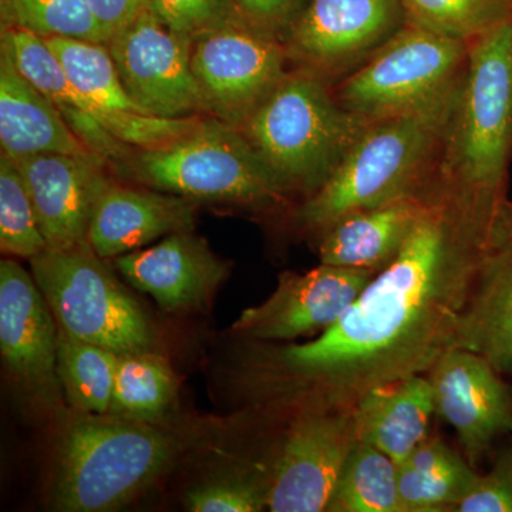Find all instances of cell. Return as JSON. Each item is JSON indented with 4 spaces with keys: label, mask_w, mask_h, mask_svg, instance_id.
I'll list each match as a JSON object with an SVG mask.
<instances>
[{
    "label": "cell",
    "mask_w": 512,
    "mask_h": 512,
    "mask_svg": "<svg viewBox=\"0 0 512 512\" xmlns=\"http://www.w3.org/2000/svg\"><path fill=\"white\" fill-rule=\"evenodd\" d=\"M500 204L431 181L426 207L399 254L335 325L305 343L259 349L251 369L255 392L291 416L305 409H353L377 387L427 375L444 353L458 348Z\"/></svg>",
    "instance_id": "obj_1"
},
{
    "label": "cell",
    "mask_w": 512,
    "mask_h": 512,
    "mask_svg": "<svg viewBox=\"0 0 512 512\" xmlns=\"http://www.w3.org/2000/svg\"><path fill=\"white\" fill-rule=\"evenodd\" d=\"M460 83L419 109L370 123L326 183L296 208L298 228L318 238L346 215L426 188L436 174Z\"/></svg>",
    "instance_id": "obj_2"
},
{
    "label": "cell",
    "mask_w": 512,
    "mask_h": 512,
    "mask_svg": "<svg viewBox=\"0 0 512 512\" xmlns=\"http://www.w3.org/2000/svg\"><path fill=\"white\" fill-rule=\"evenodd\" d=\"M512 161V19L470 43L434 180L498 204Z\"/></svg>",
    "instance_id": "obj_3"
},
{
    "label": "cell",
    "mask_w": 512,
    "mask_h": 512,
    "mask_svg": "<svg viewBox=\"0 0 512 512\" xmlns=\"http://www.w3.org/2000/svg\"><path fill=\"white\" fill-rule=\"evenodd\" d=\"M367 126L340 106L332 84L296 69L241 130L286 194L305 200L326 183Z\"/></svg>",
    "instance_id": "obj_4"
},
{
    "label": "cell",
    "mask_w": 512,
    "mask_h": 512,
    "mask_svg": "<svg viewBox=\"0 0 512 512\" xmlns=\"http://www.w3.org/2000/svg\"><path fill=\"white\" fill-rule=\"evenodd\" d=\"M177 443L153 423L84 414L57 448L53 507L64 512L119 510L154 483Z\"/></svg>",
    "instance_id": "obj_5"
},
{
    "label": "cell",
    "mask_w": 512,
    "mask_h": 512,
    "mask_svg": "<svg viewBox=\"0 0 512 512\" xmlns=\"http://www.w3.org/2000/svg\"><path fill=\"white\" fill-rule=\"evenodd\" d=\"M114 165L138 184L194 201L259 207L288 197L244 131L214 117L170 143L131 148Z\"/></svg>",
    "instance_id": "obj_6"
},
{
    "label": "cell",
    "mask_w": 512,
    "mask_h": 512,
    "mask_svg": "<svg viewBox=\"0 0 512 512\" xmlns=\"http://www.w3.org/2000/svg\"><path fill=\"white\" fill-rule=\"evenodd\" d=\"M29 262L64 333L119 355L153 350L156 333L146 313L89 241L70 248L47 247Z\"/></svg>",
    "instance_id": "obj_7"
},
{
    "label": "cell",
    "mask_w": 512,
    "mask_h": 512,
    "mask_svg": "<svg viewBox=\"0 0 512 512\" xmlns=\"http://www.w3.org/2000/svg\"><path fill=\"white\" fill-rule=\"evenodd\" d=\"M470 43L404 25L333 86L340 106L373 123L399 116L453 89L466 69Z\"/></svg>",
    "instance_id": "obj_8"
},
{
    "label": "cell",
    "mask_w": 512,
    "mask_h": 512,
    "mask_svg": "<svg viewBox=\"0 0 512 512\" xmlns=\"http://www.w3.org/2000/svg\"><path fill=\"white\" fill-rule=\"evenodd\" d=\"M281 37L242 18L192 40L205 114L242 128L288 74Z\"/></svg>",
    "instance_id": "obj_9"
},
{
    "label": "cell",
    "mask_w": 512,
    "mask_h": 512,
    "mask_svg": "<svg viewBox=\"0 0 512 512\" xmlns=\"http://www.w3.org/2000/svg\"><path fill=\"white\" fill-rule=\"evenodd\" d=\"M404 25L400 0H306L284 45L289 62L332 84L375 55Z\"/></svg>",
    "instance_id": "obj_10"
},
{
    "label": "cell",
    "mask_w": 512,
    "mask_h": 512,
    "mask_svg": "<svg viewBox=\"0 0 512 512\" xmlns=\"http://www.w3.org/2000/svg\"><path fill=\"white\" fill-rule=\"evenodd\" d=\"M355 409L291 414L276 457L268 510H328L340 474L359 443Z\"/></svg>",
    "instance_id": "obj_11"
},
{
    "label": "cell",
    "mask_w": 512,
    "mask_h": 512,
    "mask_svg": "<svg viewBox=\"0 0 512 512\" xmlns=\"http://www.w3.org/2000/svg\"><path fill=\"white\" fill-rule=\"evenodd\" d=\"M121 83L144 113L161 119L205 114L191 69L192 40L167 28L150 8L107 43Z\"/></svg>",
    "instance_id": "obj_12"
},
{
    "label": "cell",
    "mask_w": 512,
    "mask_h": 512,
    "mask_svg": "<svg viewBox=\"0 0 512 512\" xmlns=\"http://www.w3.org/2000/svg\"><path fill=\"white\" fill-rule=\"evenodd\" d=\"M375 275L326 264L305 274L282 272L274 293L242 312L232 330L261 343L318 336L335 325Z\"/></svg>",
    "instance_id": "obj_13"
},
{
    "label": "cell",
    "mask_w": 512,
    "mask_h": 512,
    "mask_svg": "<svg viewBox=\"0 0 512 512\" xmlns=\"http://www.w3.org/2000/svg\"><path fill=\"white\" fill-rule=\"evenodd\" d=\"M436 414L456 430L464 457L474 468L495 441L512 434V386L485 357L451 349L429 373Z\"/></svg>",
    "instance_id": "obj_14"
},
{
    "label": "cell",
    "mask_w": 512,
    "mask_h": 512,
    "mask_svg": "<svg viewBox=\"0 0 512 512\" xmlns=\"http://www.w3.org/2000/svg\"><path fill=\"white\" fill-rule=\"evenodd\" d=\"M59 326L35 278L15 259L0 262V352L16 383L35 397L59 399Z\"/></svg>",
    "instance_id": "obj_15"
},
{
    "label": "cell",
    "mask_w": 512,
    "mask_h": 512,
    "mask_svg": "<svg viewBox=\"0 0 512 512\" xmlns=\"http://www.w3.org/2000/svg\"><path fill=\"white\" fill-rule=\"evenodd\" d=\"M128 284L171 313L207 311L231 265L192 229L174 232L150 248L114 258Z\"/></svg>",
    "instance_id": "obj_16"
},
{
    "label": "cell",
    "mask_w": 512,
    "mask_h": 512,
    "mask_svg": "<svg viewBox=\"0 0 512 512\" xmlns=\"http://www.w3.org/2000/svg\"><path fill=\"white\" fill-rule=\"evenodd\" d=\"M13 161L47 247L70 248L86 242L94 202L110 180L109 161L96 153L36 154Z\"/></svg>",
    "instance_id": "obj_17"
},
{
    "label": "cell",
    "mask_w": 512,
    "mask_h": 512,
    "mask_svg": "<svg viewBox=\"0 0 512 512\" xmlns=\"http://www.w3.org/2000/svg\"><path fill=\"white\" fill-rule=\"evenodd\" d=\"M45 40L77 90L101 111L104 128L126 146H161L201 123V116L161 119L144 113L124 89L109 47L104 43L67 37Z\"/></svg>",
    "instance_id": "obj_18"
},
{
    "label": "cell",
    "mask_w": 512,
    "mask_h": 512,
    "mask_svg": "<svg viewBox=\"0 0 512 512\" xmlns=\"http://www.w3.org/2000/svg\"><path fill=\"white\" fill-rule=\"evenodd\" d=\"M458 348L512 376V201L495 212L464 312Z\"/></svg>",
    "instance_id": "obj_19"
},
{
    "label": "cell",
    "mask_w": 512,
    "mask_h": 512,
    "mask_svg": "<svg viewBox=\"0 0 512 512\" xmlns=\"http://www.w3.org/2000/svg\"><path fill=\"white\" fill-rule=\"evenodd\" d=\"M197 201L107 181L94 202L87 241L100 258L137 251L174 232L192 229Z\"/></svg>",
    "instance_id": "obj_20"
},
{
    "label": "cell",
    "mask_w": 512,
    "mask_h": 512,
    "mask_svg": "<svg viewBox=\"0 0 512 512\" xmlns=\"http://www.w3.org/2000/svg\"><path fill=\"white\" fill-rule=\"evenodd\" d=\"M429 185L409 197L353 212L335 222L318 237L320 264L375 274L382 271L399 254L419 220Z\"/></svg>",
    "instance_id": "obj_21"
},
{
    "label": "cell",
    "mask_w": 512,
    "mask_h": 512,
    "mask_svg": "<svg viewBox=\"0 0 512 512\" xmlns=\"http://www.w3.org/2000/svg\"><path fill=\"white\" fill-rule=\"evenodd\" d=\"M0 144L13 158L36 154L93 153L77 137L55 103L26 79L0 47Z\"/></svg>",
    "instance_id": "obj_22"
},
{
    "label": "cell",
    "mask_w": 512,
    "mask_h": 512,
    "mask_svg": "<svg viewBox=\"0 0 512 512\" xmlns=\"http://www.w3.org/2000/svg\"><path fill=\"white\" fill-rule=\"evenodd\" d=\"M2 47L20 73L55 103L64 120L93 153L111 164L119 163L131 147L104 128L101 111L77 90L43 37L22 28H2Z\"/></svg>",
    "instance_id": "obj_23"
},
{
    "label": "cell",
    "mask_w": 512,
    "mask_h": 512,
    "mask_svg": "<svg viewBox=\"0 0 512 512\" xmlns=\"http://www.w3.org/2000/svg\"><path fill=\"white\" fill-rule=\"evenodd\" d=\"M353 409L359 439L399 464L429 439L436 400L429 377L416 375L377 387Z\"/></svg>",
    "instance_id": "obj_24"
},
{
    "label": "cell",
    "mask_w": 512,
    "mask_h": 512,
    "mask_svg": "<svg viewBox=\"0 0 512 512\" xmlns=\"http://www.w3.org/2000/svg\"><path fill=\"white\" fill-rule=\"evenodd\" d=\"M397 477L404 511L443 512L454 511L478 473L441 437H429L397 464Z\"/></svg>",
    "instance_id": "obj_25"
},
{
    "label": "cell",
    "mask_w": 512,
    "mask_h": 512,
    "mask_svg": "<svg viewBox=\"0 0 512 512\" xmlns=\"http://www.w3.org/2000/svg\"><path fill=\"white\" fill-rule=\"evenodd\" d=\"M119 353L59 329L57 375L67 403L82 414L110 413Z\"/></svg>",
    "instance_id": "obj_26"
},
{
    "label": "cell",
    "mask_w": 512,
    "mask_h": 512,
    "mask_svg": "<svg viewBox=\"0 0 512 512\" xmlns=\"http://www.w3.org/2000/svg\"><path fill=\"white\" fill-rule=\"evenodd\" d=\"M328 512H406L399 493L397 464L359 440L340 474Z\"/></svg>",
    "instance_id": "obj_27"
},
{
    "label": "cell",
    "mask_w": 512,
    "mask_h": 512,
    "mask_svg": "<svg viewBox=\"0 0 512 512\" xmlns=\"http://www.w3.org/2000/svg\"><path fill=\"white\" fill-rule=\"evenodd\" d=\"M174 394V377L160 357L151 352L119 356L111 414L154 423L170 407Z\"/></svg>",
    "instance_id": "obj_28"
},
{
    "label": "cell",
    "mask_w": 512,
    "mask_h": 512,
    "mask_svg": "<svg viewBox=\"0 0 512 512\" xmlns=\"http://www.w3.org/2000/svg\"><path fill=\"white\" fill-rule=\"evenodd\" d=\"M407 25L471 43L512 19V0H400Z\"/></svg>",
    "instance_id": "obj_29"
},
{
    "label": "cell",
    "mask_w": 512,
    "mask_h": 512,
    "mask_svg": "<svg viewBox=\"0 0 512 512\" xmlns=\"http://www.w3.org/2000/svg\"><path fill=\"white\" fill-rule=\"evenodd\" d=\"M22 28L35 35L104 43L89 0H2V28Z\"/></svg>",
    "instance_id": "obj_30"
},
{
    "label": "cell",
    "mask_w": 512,
    "mask_h": 512,
    "mask_svg": "<svg viewBox=\"0 0 512 512\" xmlns=\"http://www.w3.org/2000/svg\"><path fill=\"white\" fill-rule=\"evenodd\" d=\"M0 248L29 261L47 248L18 165L5 153L0 154Z\"/></svg>",
    "instance_id": "obj_31"
},
{
    "label": "cell",
    "mask_w": 512,
    "mask_h": 512,
    "mask_svg": "<svg viewBox=\"0 0 512 512\" xmlns=\"http://www.w3.org/2000/svg\"><path fill=\"white\" fill-rule=\"evenodd\" d=\"M274 464L225 476L192 488L185 507L194 512H256L268 507Z\"/></svg>",
    "instance_id": "obj_32"
},
{
    "label": "cell",
    "mask_w": 512,
    "mask_h": 512,
    "mask_svg": "<svg viewBox=\"0 0 512 512\" xmlns=\"http://www.w3.org/2000/svg\"><path fill=\"white\" fill-rule=\"evenodd\" d=\"M148 8L167 28L191 40L244 18L234 0H148Z\"/></svg>",
    "instance_id": "obj_33"
},
{
    "label": "cell",
    "mask_w": 512,
    "mask_h": 512,
    "mask_svg": "<svg viewBox=\"0 0 512 512\" xmlns=\"http://www.w3.org/2000/svg\"><path fill=\"white\" fill-rule=\"evenodd\" d=\"M456 512H512V446L501 451L493 468L480 474Z\"/></svg>",
    "instance_id": "obj_34"
},
{
    "label": "cell",
    "mask_w": 512,
    "mask_h": 512,
    "mask_svg": "<svg viewBox=\"0 0 512 512\" xmlns=\"http://www.w3.org/2000/svg\"><path fill=\"white\" fill-rule=\"evenodd\" d=\"M241 15L249 22L284 40L293 20L306 0H234Z\"/></svg>",
    "instance_id": "obj_35"
},
{
    "label": "cell",
    "mask_w": 512,
    "mask_h": 512,
    "mask_svg": "<svg viewBox=\"0 0 512 512\" xmlns=\"http://www.w3.org/2000/svg\"><path fill=\"white\" fill-rule=\"evenodd\" d=\"M89 5L107 45L114 33L148 8V0H89Z\"/></svg>",
    "instance_id": "obj_36"
}]
</instances>
